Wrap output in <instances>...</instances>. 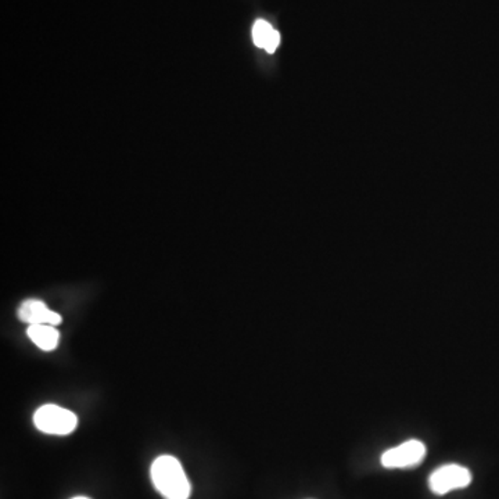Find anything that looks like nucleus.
Instances as JSON below:
<instances>
[{"label": "nucleus", "mask_w": 499, "mask_h": 499, "mask_svg": "<svg viewBox=\"0 0 499 499\" xmlns=\"http://www.w3.org/2000/svg\"><path fill=\"white\" fill-rule=\"evenodd\" d=\"M18 318L28 325H51L61 323L60 315L48 309V305L41 300H25L18 309Z\"/></svg>", "instance_id": "obj_5"}, {"label": "nucleus", "mask_w": 499, "mask_h": 499, "mask_svg": "<svg viewBox=\"0 0 499 499\" xmlns=\"http://www.w3.org/2000/svg\"><path fill=\"white\" fill-rule=\"evenodd\" d=\"M426 447L419 439H410L401 446L387 449L382 455V465L387 469H407L420 464L425 459Z\"/></svg>", "instance_id": "obj_4"}, {"label": "nucleus", "mask_w": 499, "mask_h": 499, "mask_svg": "<svg viewBox=\"0 0 499 499\" xmlns=\"http://www.w3.org/2000/svg\"><path fill=\"white\" fill-rule=\"evenodd\" d=\"M472 483V473L460 465H446L431 473L429 478L430 490L436 495H446L454 490L467 487Z\"/></svg>", "instance_id": "obj_3"}, {"label": "nucleus", "mask_w": 499, "mask_h": 499, "mask_svg": "<svg viewBox=\"0 0 499 499\" xmlns=\"http://www.w3.org/2000/svg\"><path fill=\"white\" fill-rule=\"evenodd\" d=\"M72 499H89V498H85V496H77V498H72Z\"/></svg>", "instance_id": "obj_8"}, {"label": "nucleus", "mask_w": 499, "mask_h": 499, "mask_svg": "<svg viewBox=\"0 0 499 499\" xmlns=\"http://www.w3.org/2000/svg\"><path fill=\"white\" fill-rule=\"evenodd\" d=\"M33 423L42 433L67 436L75 430L79 419L71 411L57 405H43L33 415Z\"/></svg>", "instance_id": "obj_2"}, {"label": "nucleus", "mask_w": 499, "mask_h": 499, "mask_svg": "<svg viewBox=\"0 0 499 499\" xmlns=\"http://www.w3.org/2000/svg\"><path fill=\"white\" fill-rule=\"evenodd\" d=\"M27 335L43 351L54 350L60 341V333L51 325H30Z\"/></svg>", "instance_id": "obj_6"}, {"label": "nucleus", "mask_w": 499, "mask_h": 499, "mask_svg": "<svg viewBox=\"0 0 499 499\" xmlns=\"http://www.w3.org/2000/svg\"><path fill=\"white\" fill-rule=\"evenodd\" d=\"M152 482L165 499H189L190 483L177 457L162 455L152 462Z\"/></svg>", "instance_id": "obj_1"}, {"label": "nucleus", "mask_w": 499, "mask_h": 499, "mask_svg": "<svg viewBox=\"0 0 499 499\" xmlns=\"http://www.w3.org/2000/svg\"><path fill=\"white\" fill-rule=\"evenodd\" d=\"M253 41L258 48L265 49L268 53H273L281 43V35L270 23L257 20L253 27Z\"/></svg>", "instance_id": "obj_7"}]
</instances>
